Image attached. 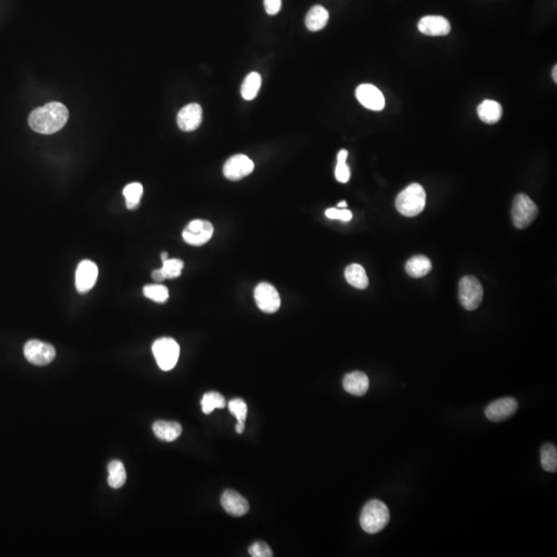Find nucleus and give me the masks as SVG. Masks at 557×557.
<instances>
[{
	"mask_svg": "<svg viewBox=\"0 0 557 557\" xmlns=\"http://www.w3.org/2000/svg\"><path fill=\"white\" fill-rule=\"evenodd\" d=\"M70 113L68 108L60 102H50L31 112L28 118L29 126L41 135H53L59 131L68 122Z\"/></svg>",
	"mask_w": 557,
	"mask_h": 557,
	"instance_id": "f257e3e1",
	"label": "nucleus"
},
{
	"mask_svg": "<svg viewBox=\"0 0 557 557\" xmlns=\"http://www.w3.org/2000/svg\"><path fill=\"white\" fill-rule=\"evenodd\" d=\"M390 513L388 507L381 500H370L362 509L360 525L368 534H377L385 529L389 523Z\"/></svg>",
	"mask_w": 557,
	"mask_h": 557,
	"instance_id": "f03ea898",
	"label": "nucleus"
},
{
	"mask_svg": "<svg viewBox=\"0 0 557 557\" xmlns=\"http://www.w3.org/2000/svg\"><path fill=\"white\" fill-rule=\"evenodd\" d=\"M427 204V193L422 186L411 184L402 190L395 200V206L400 214L406 217H415L420 214Z\"/></svg>",
	"mask_w": 557,
	"mask_h": 557,
	"instance_id": "7ed1b4c3",
	"label": "nucleus"
},
{
	"mask_svg": "<svg viewBox=\"0 0 557 557\" xmlns=\"http://www.w3.org/2000/svg\"><path fill=\"white\" fill-rule=\"evenodd\" d=\"M154 358L162 371H170L176 367L180 356V346L172 338H162L152 346Z\"/></svg>",
	"mask_w": 557,
	"mask_h": 557,
	"instance_id": "20e7f679",
	"label": "nucleus"
},
{
	"mask_svg": "<svg viewBox=\"0 0 557 557\" xmlns=\"http://www.w3.org/2000/svg\"><path fill=\"white\" fill-rule=\"evenodd\" d=\"M537 204L525 194H518L514 198L512 206V219L515 226L525 228L534 222L538 216Z\"/></svg>",
	"mask_w": 557,
	"mask_h": 557,
	"instance_id": "39448f33",
	"label": "nucleus"
},
{
	"mask_svg": "<svg viewBox=\"0 0 557 557\" xmlns=\"http://www.w3.org/2000/svg\"><path fill=\"white\" fill-rule=\"evenodd\" d=\"M483 300V287L473 276H465L460 282V300L465 310L473 311Z\"/></svg>",
	"mask_w": 557,
	"mask_h": 557,
	"instance_id": "423d86ee",
	"label": "nucleus"
},
{
	"mask_svg": "<svg viewBox=\"0 0 557 557\" xmlns=\"http://www.w3.org/2000/svg\"><path fill=\"white\" fill-rule=\"evenodd\" d=\"M25 358L35 366H47L56 356L55 348L45 342L31 340L24 346Z\"/></svg>",
	"mask_w": 557,
	"mask_h": 557,
	"instance_id": "0eeeda50",
	"label": "nucleus"
},
{
	"mask_svg": "<svg viewBox=\"0 0 557 557\" xmlns=\"http://www.w3.org/2000/svg\"><path fill=\"white\" fill-rule=\"evenodd\" d=\"M214 235V226L206 220H193L183 231V239L191 246H202Z\"/></svg>",
	"mask_w": 557,
	"mask_h": 557,
	"instance_id": "6e6552de",
	"label": "nucleus"
},
{
	"mask_svg": "<svg viewBox=\"0 0 557 557\" xmlns=\"http://www.w3.org/2000/svg\"><path fill=\"white\" fill-rule=\"evenodd\" d=\"M256 304L264 313L273 314L281 306V297L274 286L268 283H260L254 291Z\"/></svg>",
	"mask_w": 557,
	"mask_h": 557,
	"instance_id": "1a4fd4ad",
	"label": "nucleus"
},
{
	"mask_svg": "<svg viewBox=\"0 0 557 557\" xmlns=\"http://www.w3.org/2000/svg\"><path fill=\"white\" fill-rule=\"evenodd\" d=\"M254 168V162L248 156L237 154L227 160L223 168V174L228 180L239 181L252 174Z\"/></svg>",
	"mask_w": 557,
	"mask_h": 557,
	"instance_id": "9d476101",
	"label": "nucleus"
},
{
	"mask_svg": "<svg viewBox=\"0 0 557 557\" xmlns=\"http://www.w3.org/2000/svg\"><path fill=\"white\" fill-rule=\"evenodd\" d=\"M518 402L513 398H504L494 400L486 408L485 416L494 422L507 420L516 413Z\"/></svg>",
	"mask_w": 557,
	"mask_h": 557,
	"instance_id": "9b49d317",
	"label": "nucleus"
},
{
	"mask_svg": "<svg viewBox=\"0 0 557 557\" xmlns=\"http://www.w3.org/2000/svg\"><path fill=\"white\" fill-rule=\"evenodd\" d=\"M98 268L91 260H83L76 271V287L80 293H87L97 281Z\"/></svg>",
	"mask_w": 557,
	"mask_h": 557,
	"instance_id": "f8f14e48",
	"label": "nucleus"
},
{
	"mask_svg": "<svg viewBox=\"0 0 557 557\" xmlns=\"http://www.w3.org/2000/svg\"><path fill=\"white\" fill-rule=\"evenodd\" d=\"M356 97L358 101L369 110H379L385 108V98L383 93L371 84H362L356 89Z\"/></svg>",
	"mask_w": 557,
	"mask_h": 557,
	"instance_id": "ddd939ff",
	"label": "nucleus"
},
{
	"mask_svg": "<svg viewBox=\"0 0 557 557\" xmlns=\"http://www.w3.org/2000/svg\"><path fill=\"white\" fill-rule=\"evenodd\" d=\"M177 122L181 130L190 133L195 130L202 122V108L198 104H189L179 112Z\"/></svg>",
	"mask_w": 557,
	"mask_h": 557,
	"instance_id": "4468645a",
	"label": "nucleus"
},
{
	"mask_svg": "<svg viewBox=\"0 0 557 557\" xmlns=\"http://www.w3.org/2000/svg\"><path fill=\"white\" fill-rule=\"evenodd\" d=\"M418 29L421 33L429 37H444L451 31V25L444 17L427 16L419 21Z\"/></svg>",
	"mask_w": 557,
	"mask_h": 557,
	"instance_id": "2eb2a0df",
	"label": "nucleus"
},
{
	"mask_svg": "<svg viewBox=\"0 0 557 557\" xmlns=\"http://www.w3.org/2000/svg\"><path fill=\"white\" fill-rule=\"evenodd\" d=\"M221 505L223 509L233 516H243L249 511V502L239 492L235 490H225L221 496Z\"/></svg>",
	"mask_w": 557,
	"mask_h": 557,
	"instance_id": "dca6fc26",
	"label": "nucleus"
},
{
	"mask_svg": "<svg viewBox=\"0 0 557 557\" xmlns=\"http://www.w3.org/2000/svg\"><path fill=\"white\" fill-rule=\"evenodd\" d=\"M344 389L348 393L355 396H362L368 392L370 380L362 371H352L345 375L343 380Z\"/></svg>",
	"mask_w": 557,
	"mask_h": 557,
	"instance_id": "f3484780",
	"label": "nucleus"
},
{
	"mask_svg": "<svg viewBox=\"0 0 557 557\" xmlns=\"http://www.w3.org/2000/svg\"><path fill=\"white\" fill-rule=\"evenodd\" d=\"M153 431L158 439L166 442H173L180 437L182 433V427L178 422L162 420L154 423Z\"/></svg>",
	"mask_w": 557,
	"mask_h": 557,
	"instance_id": "a211bd4d",
	"label": "nucleus"
},
{
	"mask_svg": "<svg viewBox=\"0 0 557 557\" xmlns=\"http://www.w3.org/2000/svg\"><path fill=\"white\" fill-rule=\"evenodd\" d=\"M478 116L487 124L498 122L502 116V108L494 100L486 99L478 106Z\"/></svg>",
	"mask_w": 557,
	"mask_h": 557,
	"instance_id": "6ab92c4d",
	"label": "nucleus"
},
{
	"mask_svg": "<svg viewBox=\"0 0 557 557\" xmlns=\"http://www.w3.org/2000/svg\"><path fill=\"white\" fill-rule=\"evenodd\" d=\"M329 14L322 6H314L306 17V26L310 31H319L326 26Z\"/></svg>",
	"mask_w": 557,
	"mask_h": 557,
	"instance_id": "aec40b11",
	"label": "nucleus"
},
{
	"mask_svg": "<svg viewBox=\"0 0 557 557\" xmlns=\"http://www.w3.org/2000/svg\"><path fill=\"white\" fill-rule=\"evenodd\" d=\"M431 270V260L424 255L414 256L406 264L407 273L413 278H422L427 276Z\"/></svg>",
	"mask_w": 557,
	"mask_h": 557,
	"instance_id": "412c9836",
	"label": "nucleus"
},
{
	"mask_svg": "<svg viewBox=\"0 0 557 557\" xmlns=\"http://www.w3.org/2000/svg\"><path fill=\"white\" fill-rule=\"evenodd\" d=\"M345 277L348 283L358 289H366L369 286V278L364 266L353 264L348 266L345 271Z\"/></svg>",
	"mask_w": 557,
	"mask_h": 557,
	"instance_id": "4be33fe9",
	"label": "nucleus"
},
{
	"mask_svg": "<svg viewBox=\"0 0 557 557\" xmlns=\"http://www.w3.org/2000/svg\"><path fill=\"white\" fill-rule=\"evenodd\" d=\"M108 485L115 489L122 487L126 482V469L120 460H113L108 467Z\"/></svg>",
	"mask_w": 557,
	"mask_h": 557,
	"instance_id": "5701e85b",
	"label": "nucleus"
},
{
	"mask_svg": "<svg viewBox=\"0 0 557 557\" xmlns=\"http://www.w3.org/2000/svg\"><path fill=\"white\" fill-rule=\"evenodd\" d=\"M262 86V76L258 72H251L246 77L242 85V96L244 99L253 100L257 96Z\"/></svg>",
	"mask_w": 557,
	"mask_h": 557,
	"instance_id": "b1692460",
	"label": "nucleus"
},
{
	"mask_svg": "<svg viewBox=\"0 0 557 557\" xmlns=\"http://www.w3.org/2000/svg\"><path fill=\"white\" fill-rule=\"evenodd\" d=\"M144 188L141 183H131V184H128L124 188L123 195L126 199L127 208L135 210V208H139Z\"/></svg>",
	"mask_w": 557,
	"mask_h": 557,
	"instance_id": "393cba45",
	"label": "nucleus"
},
{
	"mask_svg": "<svg viewBox=\"0 0 557 557\" xmlns=\"http://www.w3.org/2000/svg\"><path fill=\"white\" fill-rule=\"evenodd\" d=\"M542 467L548 473H556L557 469V449L554 444H545L541 449Z\"/></svg>",
	"mask_w": 557,
	"mask_h": 557,
	"instance_id": "a878e982",
	"label": "nucleus"
},
{
	"mask_svg": "<svg viewBox=\"0 0 557 557\" xmlns=\"http://www.w3.org/2000/svg\"><path fill=\"white\" fill-rule=\"evenodd\" d=\"M226 406V400L218 392H208L202 400V409L204 414H211L215 409H223Z\"/></svg>",
	"mask_w": 557,
	"mask_h": 557,
	"instance_id": "bb28decb",
	"label": "nucleus"
},
{
	"mask_svg": "<svg viewBox=\"0 0 557 557\" xmlns=\"http://www.w3.org/2000/svg\"><path fill=\"white\" fill-rule=\"evenodd\" d=\"M144 295L153 302L164 304L170 297V292L166 286L160 285V284H152V285L144 287Z\"/></svg>",
	"mask_w": 557,
	"mask_h": 557,
	"instance_id": "cd10ccee",
	"label": "nucleus"
},
{
	"mask_svg": "<svg viewBox=\"0 0 557 557\" xmlns=\"http://www.w3.org/2000/svg\"><path fill=\"white\" fill-rule=\"evenodd\" d=\"M348 151L341 150L338 154V164L335 168V178L340 183H347L350 179L349 166H347Z\"/></svg>",
	"mask_w": 557,
	"mask_h": 557,
	"instance_id": "c85d7f7f",
	"label": "nucleus"
},
{
	"mask_svg": "<svg viewBox=\"0 0 557 557\" xmlns=\"http://www.w3.org/2000/svg\"><path fill=\"white\" fill-rule=\"evenodd\" d=\"M228 408L231 414L237 418V423L245 424L248 413L247 404L241 398H235L229 402Z\"/></svg>",
	"mask_w": 557,
	"mask_h": 557,
	"instance_id": "c756f323",
	"label": "nucleus"
},
{
	"mask_svg": "<svg viewBox=\"0 0 557 557\" xmlns=\"http://www.w3.org/2000/svg\"><path fill=\"white\" fill-rule=\"evenodd\" d=\"M183 268H184V262L181 260L174 258V260H168L164 262L162 271L164 272L166 279H174L181 276Z\"/></svg>",
	"mask_w": 557,
	"mask_h": 557,
	"instance_id": "7c9ffc66",
	"label": "nucleus"
},
{
	"mask_svg": "<svg viewBox=\"0 0 557 557\" xmlns=\"http://www.w3.org/2000/svg\"><path fill=\"white\" fill-rule=\"evenodd\" d=\"M249 554L253 557H272L274 556L270 546L266 542L262 541L252 544L249 548Z\"/></svg>",
	"mask_w": 557,
	"mask_h": 557,
	"instance_id": "2f4dec72",
	"label": "nucleus"
},
{
	"mask_svg": "<svg viewBox=\"0 0 557 557\" xmlns=\"http://www.w3.org/2000/svg\"><path fill=\"white\" fill-rule=\"evenodd\" d=\"M325 216L333 220H342L343 222H348L352 219V213L349 210H340V208H329L325 212Z\"/></svg>",
	"mask_w": 557,
	"mask_h": 557,
	"instance_id": "473e14b6",
	"label": "nucleus"
},
{
	"mask_svg": "<svg viewBox=\"0 0 557 557\" xmlns=\"http://www.w3.org/2000/svg\"><path fill=\"white\" fill-rule=\"evenodd\" d=\"M282 0H264V8L271 16H275L281 10Z\"/></svg>",
	"mask_w": 557,
	"mask_h": 557,
	"instance_id": "72a5a7b5",
	"label": "nucleus"
},
{
	"mask_svg": "<svg viewBox=\"0 0 557 557\" xmlns=\"http://www.w3.org/2000/svg\"><path fill=\"white\" fill-rule=\"evenodd\" d=\"M152 278L155 280L156 282H162L166 279L162 268H160V270L154 271V272L152 273Z\"/></svg>",
	"mask_w": 557,
	"mask_h": 557,
	"instance_id": "f704fd0d",
	"label": "nucleus"
},
{
	"mask_svg": "<svg viewBox=\"0 0 557 557\" xmlns=\"http://www.w3.org/2000/svg\"><path fill=\"white\" fill-rule=\"evenodd\" d=\"M552 77H554V82H557V66H554V72H552Z\"/></svg>",
	"mask_w": 557,
	"mask_h": 557,
	"instance_id": "c9c22d12",
	"label": "nucleus"
},
{
	"mask_svg": "<svg viewBox=\"0 0 557 557\" xmlns=\"http://www.w3.org/2000/svg\"><path fill=\"white\" fill-rule=\"evenodd\" d=\"M162 262H166V260H168V254L166 253V252H164V253L162 254Z\"/></svg>",
	"mask_w": 557,
	"mask_h": 557,
	"instance_id": "e433bc0d",
	"label": "nucleus"
},
{
	"mask_svg": "<svg viewBox=\"0 0 557 557\" xmlns=\"http://www.w3.org/2000/svg\"><path fill=\"white\" fill-rule=\"evenodd\" d=\"M338 206H339V208H346V206H347V202L344 200V202H339Z\"/></svg>",
	"mask_w": 557,
	"mask_h": 557,
	"instance_id": "4c0bfd02",
	"label": "nucleus"
}]
</instances>
